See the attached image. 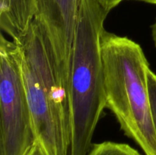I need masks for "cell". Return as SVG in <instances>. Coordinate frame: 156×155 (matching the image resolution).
Listing matches in <instances>:
<instances>
[{
	"label": "cell",
	"mask_w": 156,
	"mask_h": 155,
	"mask_svg": "<svg viewBox=\"0 0 156 155\" xmlns=\"http://www.w3.org/2000/svg\"><path fill=\"white\" fill-rule=\"evenodd\" d=\"M139 1L145 2H148V3H151V4L156 5V0H139Z\"/></svg>",
	"instance_id": "7c38bea8"
},
{
	"label": "cell",
	"mask_w": 156,
	"mask_h": 155,
	"mask_svg": "<svg viewBox=\"0 0 156 155\" xmlns=\"http://www.w3.org/2000/svg\"><path fill=\"white\" fill-rule=\"evenodd\" d=\"M152 28V39H153L154 41V43H155V46L156 47V19L155 23L152 25L151 27Z\"/></svg>",
	"instance_id": "8fae6325"
},
{
	"label": "cell",
	"mask_w": 156,
	"mask_h": 155,
	"mask_svg": "<svg viewBox=\"0 0 156 155\" xmlns=\"http://www.w3.org/2000/svg\"><path fill=\"white\" fill-rule=\"evenodd\" d=\"M148 90L151 116L156 134V74L151 69L148 71Z\"/></svg>",
	"instance_id": "ba28073f"
},
{
	"label": "cell",
	"mask_w": 156,
	"mask_h": 155,
	"mask_svg": "<svg viewBox=\"0 0 156 155\" xmlns=\"http://www.w3.org/2000/svg\"><path fill=\"white\" fill-rule=\"evenodd\" d=\"M34 19L44 31L59 79L68 90L72 51L82 0H35Z\"/></svg>",
	"instance_id": "5b68a950"
},
{
	"label": "cell",
	"mask_w": 156,
	"mask_h": 155,
	"mask_svg": "<svg viewBox=\"0 0 156 155\" xmlns=\"http://www.w3.org/2000/svg\"><path fill=\"white\" fill-rule=\"evenodd\" d=\"M37 143L19 46L0 38V155H27Z\"/></svg>",
	"instance_id": "277c9868"
},
{
	"label": "cell",
	"mask_w": 156,
	"mask_h": 155,
	"mask_svg": "<svg viewBox=\"0 0 156 155\" xmlns=\"http://www.w3.org/2000/svg\"><path fill=\"white\" fill-rule=\"evenodd\" d=\"M27 155H48V153L39 143L37 142Z\"/></svg>",
	"instance_id": "30bf717a"
},
{
	"label": "cell",
	"mask_w": 156,
	"mask_h": 155,
	"mask_svg": "<svg viewBox=\"0 0 156 155\" xmlns=\"http://www.w3.org/2000/svg\"><path fill=\"white\" fill-rule=\"evenodd\" d=\"M35 12V0H0V27L18 40L28 30Z\"/></svg>",
	"instance_id": "8992f818"
},
{
	"label": "cell",
	"mask_w": 156,
	"mask_h": 155,
	"mask_svg": "<svg viewBox=\"0 0 156 155\" xmlns=\"http://www.w3.org/2000/svg\"><path fill=\"white\" fill-rule=\"evenodd\" d=\"M108 12L94 0H82L72 51L68 96L70 155H87L106 108L101 39Z\"/></svg>",
	"instance_id": "6da1fadb"
},
{
	"label": "cell",
	"mask_w": 156,
	"mask_h": 155,
	"mask_svg": "<svg viewBox=\"0 0 156 155\" xmlns=\"http://www.w3.org/2000/svg\"><path fill=\"white\" fill-rule=\"evenodd\" d=\"M94 1L97 2L106 12L110 13L113 9H114L124 0H94Z\"/></svg>",
	"instance_id": "9c48e42d"
},
{
	"label": "cell",
	"mask_w": 156,
	"mask_h": 155,
	"mask_svg": "<svg viewBox=\"0 0 156 155\" xmlns=\"http://www.w3.org/2000/svg\"><path fill=\"white\" fill-rule=\"evenodd\" d=\"M105 106L125 135L146 155H156V134L148 90L149 64L142 47L126 36L104 30L101 39Z\"/></svg>",
	"instance_id": "7a4b0ae2"
},
{
	"label": "cell",
	"mask_w": 156,
	"mask_h": 155,
	"mask_svg": "<svg viewBox=\"0 0 156 155\" xmlns=\"http://www.w3.org/2000/svg\"><path fill=\"white\" fill-rule=\"evenodd\" d=\"M27 100L39 143L48 155H70L71 119L68 92L59 79L50 46L34 19L19 40Z\"/></svg>",
	"instance_id": "3957f363"
},
{
	"label": "cell",
	"mask_w": 156,
	"mask_h": 155,
	"mask_svg": "<svg viewBox=\"0 0 156 155\" xmlns=\"http://www.w3.org/2000/svg\"><path fill=\"white\" fill-rule=\"evenodd\" d=\"M87 155H141L129 144L105 141L93 144Z\"/></svg>",
	"instance_id": "52a82bcc"
}]
</instances>
